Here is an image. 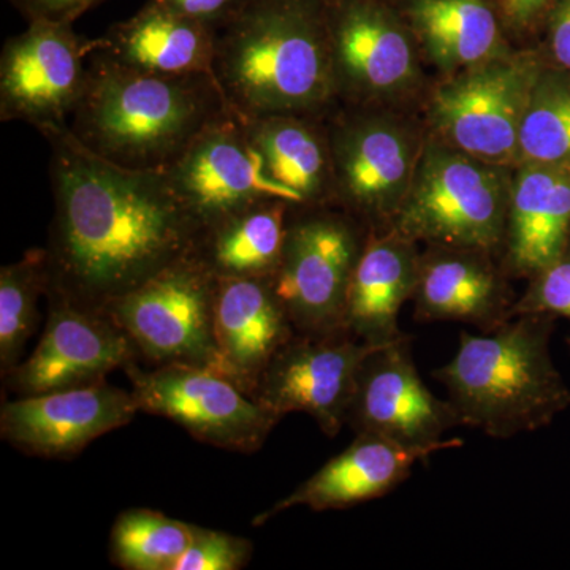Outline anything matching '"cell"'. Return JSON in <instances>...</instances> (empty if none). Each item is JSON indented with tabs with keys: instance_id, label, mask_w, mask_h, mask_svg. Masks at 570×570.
I'll use <instances>...</instances> for the list:
<instances>
[{
	"instance_id": "44dd1931",
	"label": "cell",
	"mask_w": 570,
	"mask_h": 570,
	"mask_svg": "<svg viewBox=\"0 0 570 570\" xmlns=\"http://www.w3.org/2000/svg\"><path fill=\"white\" fill-rule=\"evenodd\" d=\"M214 332L228 379L253 396L266 366L296 330L272 281L217 279Z\"/></svg>"
},
{
	"instance_id": "9c48e42d",
	"label": "cell",
	"mask_w": 570,
	"mask_h": 570,
	"mask_svg": "<svg viewBox=\"0 0 570 570\" xmlns=\"http://www.w3.org/2000/svg\"><path fill=\"white\" fill-rule=\"evenodd\" d=\"M124 371L140 412L174 420L214 448L257 452L281 420L234 381L206 367L141 370L135 360Z\"/></svg>"
},
{
	"instance_id": "e0dca14e",
	"label": "cell",
	"mask_w": 570,
	"mask_h": 570,
	"mask_svg": "<svg viewBox=\"0 0 570 570\" xmlns=\"http://www.w3.org/2000/svg\"><path fill=\"white\" fill-rule=\"evenodd\" d=\"M137 412L132 392L100 382L9 401L0 414V433L29 455L70 459L104 434L129 425Z\"/></svg>"
},
{
	"instance_id": "e575fe53",
	"label": "cell",
	"mask_w": 570,
	"mask_h": 570,
	"mask_svg": "<svg viewBox=\"0 0 570 570\" xmlns=\"http://www.w3.org/2000/svg\"><path fill=\"white\" fill-rule=\"evenodd\" d=\"M551 0H502L505 17L510 24L517 28H528L531 22L538 20L539 14L547 9Z\"/></svg>"
},
{
	"instance_id": "7c38bea8",
	"label": "cell",
	"mask_w": 570,
	"mask_h": 570,
	"mask_svg": "<svg viewBox=\"0 0 570 570\" xmlns=\"http://www.w3.org/2000/svg\"><path fill=\"white\" fill-rule=\"evenodd\" d=\"M89 50L91 41L78 37L71 22L29 21L0 56V119L40 132L67 126L88 81Z\"/></svg>"
},
{
	"instance_id": "9a60e30c",
	"label": "cell",
	"mask_w": 570,
	"mask_h": 570,
	"mask_svg": "<svg viewBox=\"0 0 570 570\" xmlns=\"http://www.w3.org/2000/svg\"><path fill=\"white\" fill-rule=\"evenodd\" d=\"M337 99L374 102L414 88L417 51L411 37L373 0H326Z\"/></svg>"
},
{
	"instance_id": "8992f818",
	"label": "cell",
	"mask_w": 570,
	"mask_h": 570,
	"mask_svg": "<svg viewBox=\"0 0 570 570\" xmlns=\"http://www.w3.org/2000/svg\"><path fill=\"white\" fill-rule=\"evenodd\" d=\"M366 236L365 225L337 205L306 206L288 214L272 285L296 333L346 328L348 287Z\"/></svg>"
},
{
	"instance_id": "484cf974",
	"label": "cell",
	"mask_w": 570,
	"mask_h": 570,
	"mask_svg": "<svg viewBox=\"0 0 570 570\" xmlns=\"http://www.w3.org/2000/svg\"><path fill=\"white\" fill-rule=\"evenodd\" d=\"M409 17L439 69L459 73L501 56L497 17L487 0H414Z\"/></svg>"
},
{
	"instance_id": "4dcf8cb0",
	"label": "cell",
	"mask_w": 570,
	"mask_h": 570,
	"mask_svg": "<svg viewBox=\"0 0 570 570\" xmlns=\"http://www.w3.org/2000/svg\"><path fill=\"white\" fill-rule=\"evenodd\" d=\"M250 554L253 546L246 539L193 524L189 547L174 570H238L249 562Z\"/></svg>"
},
{
	"instance_id": "f1b7e54d",
	"label": "cell",
	"mask_w": 570,
	"mask_h": 570,
	"mask_svg": "<svg viewBox=\"0 0 570 570\" xmlns=\"http://www.w3.org/2000/svg\"><path fill=\"white\" fill-rule=\"evenodd\" d=\"M193 538V524L151 509H130L112 524L111 560L127 570H174Z\"/></svg>"
},
{
	"instance_id": "ba28073f",
	"label": "cell",
	"mask_w": 570,
	"mask_h": 570,
	"mask_svg": "<svg viewBox=\"0 0 570 570\" xmlns=\"http://www.w3.org/2000/svg\"><path fill=\"white\" fill-rule=\"evenodd\" d=\"M540 56H497L439 86L430 118L444 145L483 163L517 165L521 122L546 67Z\"/></svg>"
},
{
	"instance_id": "ffe728a7",
	"label": "cell",
	"mask_w": 570,
	"mask_h": 570,
	"mask_svg": "<svg viewBox=\"0 0 570 570\" xmlns=\"http://www.w3.org/2000/svg\"><path fill=\"white\" fill-rule=\"evenodd\" d=\"M431 450L406 448L373 433H356L355 441L316 474L296 487L272 509L258 513L254 527H261L285 510L347 509L385 497L411 475L419 461L433 455Z\"/></svg>"
},
{
	"instance_id": "d6a6232c",
	"label": "cell",
	"mask_w": 570,
	"mask_h": 570,
	"mask_svg": "<svg viewBox=\"0 0 570 570\" xmlns=\"http://www.w3.org/2000/svg\"><path fill=\"white\" fill-rule=\"evenodd\" d=\"M159 2L176 13L202 22L216 31L235 17L247 0H159Z\"/></svg>"
},
{
	"instance_id": "3957f363",
	"label": "cell",
	"mask_w": 570,
	"mask_h": 570,
	"mask_svg": "<svg viewBox=\"0 0 570 570\" xmlns=\"http://www.w3.org/2000/svg\"><path fill=\"white\" fill-rule=\"evenodd\" d=\"M232 115L212 73H153L89 50L88 81L67 127L108 163L164 171L198 135Z\"/></svg>"
},
{
	"instance_id": "d590c367",
	"label": "cell",
	"mask_w": 570,
	"mask_h": 570,
	"mask_svg": "<svg viewBox=\"0 0 570 570\" xmlns=\"http://www.w3.org/2000/svg\"><path fill=\"white\" fill-rule=\"evenodd\" d=\"M568 344H569V347H570V340H568Z\"/></svg>"
},
{
	"instance_id": "7402d4cb",
	"label": "cell",
	"mask_w": 570,
	"mask_h": 570,
	"mask_svg": "<svg viewBox=\"0 0 570 570\" xmlns=\"http://www.w3.org/2000/svg\"><path fill=\"white\" fill-rule=\"evenodd\" d=\"M417 243L392 228L367 230L346 305V328L373 347L395 343L406 333L397 325L401 307L414 296L419 279Z\"/></svg>"
},
{
	"instance_id": "30bf717a",
	"label": "cell",
	"mask_w": 570,
	"mask_h": 570,
	"mask_svg": "<svg viewBox=\"0 0 570 570\" xmlns=\"http://www.w3.org/2000/svg\"><path fill=\"white\" fill-rule=\"evenodd\" d=\"M330 118L336 205L367 230L387 228L417 170V138L387 116L343 111Z\"/></svg>"
},
{
	"instance_id": "836d02e7",
	"label": "cell",
	"mask_w": 570,
	"mask_h": 570,
	"mask_svg": "<svg viewBox=\"0 0 570 570\" xmlns=\"http://www.w3.org/2000/svg\"><path fill=\"white\" fill-rule=\"evenodd\" d=\"M546 62L570 73V0H557L551 10Z\"/></svg>"
},
{
	"instance_id": "83f0119b",
	"label": "cell",
	"mask_w": 570,
	"mask_h": 570,
	"mask_svg": "<svg viewBox=\"0 0 570 570\" xmlns=\"http://www.w3.org/2000/svg\"><path fill=\"white\" fill-rule=\"evenodd\" d=\"M47 249H29L20 261L0 269V367L3 376L21 363L37 324V306L48 295Z\"/></svg>"
},
{
	"instance_id": "603a6c76",
	"label": "cell",
	"mask_w": 570,
	"mask_h": 570,
	"mask_svg": "<svg viewBox=\"0 0 570 570\" xmlns=\"http://www.w3.org/2000/svg\"><path fill=\"white\" fill-rule=\"evenodd\" d=\"M214 37L216 31L208 26L148 0L129 20L91 41V50L153 73H212Z\"/></svg>"
},
{
	"instance_id": "cb8c5ba5",
	"label": "cell",
	"mask_w": 570,
	"mask_h": 570,
	"mask_svg": "<svg viewBox=\"0 0 570 570\" xmlns=\"http://www.w3.org/2000/svg\"><path fill=\"white\" fill-rule=\"evenodd\" d=\"M321 116L273 115L243 119L266 174L306 206L336 205L328 127Z\"/></svg>"
},
{
	"instance_id": "52a82bcc",
	"label": "cell",
	"mask_w": 570,
	"mask_h": 570,
	"mask_svg": "<svg viewBox=\"0 0 570 570\" xmlns=\"http://www.w3.org/2000/svg\"><path fill=\"white\" fill-rule=\"evenodd\" d=\"M217 279L194 255L105 309L154 365L206 367L227 376L214 332Z\"/></svg>"
},
{
	"instance_id": "2e32d148",
	"label": "cell",
	"mask_w": 570,
	"mask_h": 570,
	"mask_svg": "<svg viewBox=\"0 0 570 570\" xmlns=\"http://www.w3.org/2000/svg\"><path fill=\"white\" fill-rule=\"evenodd\" d=\"M50 298V316L39 346L9 374L21 396L88 387L137 360L132 340L108 314Z\"/></svg>"
},
{
	"instance_id": "4fadbf2b",
	"label": "cell",
	"mask_w": 570,
	"mask_h": 570,
	"mask_svg": "<svg viewBox=\"0 0 570 570\" xmlns=\"http://www.w3.org/2000/svg\"><path fill=\"white\" fill-rule=\"evenodd\" d=\"M346 425L355 433H373L411 449L459 448L463 442L444 436L461 422L448 401L423 384L407 335L376 347L356 374Z\"/></svg>"
},
{
	"instance_id": "5b68a950",
	"label": "cell",
	"mask_w": 570,
	"mask_h": 570,
	"mask_svg": "<svg viewBox=\"0 0 570 570\" xmlns=\"http://www.w3.org/2000/svg\"><path fill=\"white\" fill-rule=\"evenodd\" d=\"M504 168L444 142H428L406 198L387 228L428 246L483 250L499 257L512 186Z\"/></svg>"
},
{
	"instance_id": "d4e9b609",
	"label": "cell",
	"mask_w": 570,
	"mask_h": 570,
	"mask_svg": "<svg viewBox=\"0 0 570 570\" xmlns=\"http://www.w3.org/2000/svg\"><path fill=\"white\" fill-rule=\"evenodd\" d=\"M294 208L285 200H265L232 214L200 232L193 255L217 279L272 281Z\"/></svg>"
},
{
	"instance_id": "5bb4252c",
	"label": "cell",
	"mask_w": 570,
	"mask_h": 570,
	"mask_svg": "<svg viewBox=\"0 0 570 570\" xmlns=\"http://www.w3.org/2000/svg\"><path fill=\"white\" fill-rule=\"evenodd\" d=\"M374 348L346 328L295 333L273 356L253 396L279 419L303 412L326 436H336L346 425L360 366Z\"/></svg>"
},
{
	"instance_id": "6da1fadb",
	"label": "cell",
	"mask_w": 570,
	"mask_h": 570,
	"mask_svg": "<svg viewBox=\"0 0 570 570\" xmlns=\"http://www.w3.org/2000/svg\"><path fill=\"white\" fill-rule=\"evenodd\" d=\"M55 195L48 296L105 313L193 255L198 232L164 171H137L89 151L69 127L41 132Z\"/></svg>"
},
{
	"instance_id": "1f68e13d",
	"label": "cell",
	"mask_w": 570,
	"mask_h": 570,
	"mask_svg": "<svg viewBox=\"0 0 570 570\" xmlns=\"http://www.w3.org/2000/svg\"><path fill=\"white\" fill-rule=\"evenodd\" d=\"M28 21L50 20L73 24L104 0H9Z\"/></svg>"
},
{
	"instance_id": "7a4b0ae2",
	"label": "cell",
	"mask_w": 570,
	"mask_h": 570,
	"mask_svg": "<svg viewBox=\"0 0 570 570\" xmlns=\"http://www.w3.org/2000/svg\"><path fill=\"white\" fill-rule=\"evenodd\" d=\"M212 73L245 121L328 118L337 94L326 0H247L216 29Z\"/></svg>"
},
{
	"instance_id": "277c9868",
	"label": "cell",
	"mask_w": 570,
	"mask_h": 570,
	"mask_svg": "<svg viewBox=\"0 0 570 570\" xmlns=\"http://www.w3.org/2000/svg\"><path fill=\"white\" fill-rule=\"evenodd\" d=\"M558 317L519 314L491 332H463L455 356L433 376L461 425L509 439L549 426L570 406L550 340Z\"/></svg>"
},
{
	"instance_id": "8fae6325",
	"label": "cell",
	"mask_w": 570,
	"mask_h": 570,
	"mask_svg": "<svg viewBox=\"0 0 570 570\" xmlns=\"http://www.w3.org/2000/svg\"><path fill=\"white\" fill-rule=\"evenodd\" d=\"M164 174L198 232L265 200L305 208L298 195L269 178L245 122L235 115L198 135Z\"/></svg>"
},
{
	"instance_id": "ac0fdd59",
	"label": "cell",
	"mask_w": 570,
	"mask_h": 570,
	"mask_svg": "<svg viewBox=\"0 0 570 570\" xmlns=\"http://www.w3.org/2000/svg\"><path fill=\"white\" fill-rule=\"evenodd\" d=\"M497 255L430 246L420 254L414 317L420 324L463 322L491 332L513 317L517 298Z\"/></svg>"
},
{
	"instance_id": "d6986e66",
	"label": "cell",
	"mask_w": 570,
	"mask_h": 570,
	"mask_svg": "<svg viewBox=\"0 0 570 570\" xmlns=\"http://www.w3.org/2000/svg\"><path fill=\"white\" fill-rule=\"evenodd\" d=\"M499 262L509 277L531 279L570 236V165H517Z\"/></svg>"
},
{
	"instance_id": "f546056e",
	"label": "cell",
	"mask_w": 570,
	"mask_h": 570,
	"mask_svg": "<svg viewBox=\"0 0 570 570\" xmlns=\"http://www.w3.org/2000/svg\"><path fill=\"white\" fill-rule=\"evenodd\" d=\"M528 281L530 285L517 298L513 316L551 314L570 321V236L561 254Z\"/></svg>"
},
{
	"instance_id": "4316f807",
	"label": "cell",
	"mask_w": 570,
	"mask_h": 570,
	"mask_svg": "<svg viewBox=\"0 0 570 570\" xmlns=\"http://www.w3.org/2000/svg\"><path fill=\"white\" fill-rule=\"evenodd\" d=\"M521 164L570 165V73L549 63L535 80L521 122Z\"/></svg>"
}]
</instances>
